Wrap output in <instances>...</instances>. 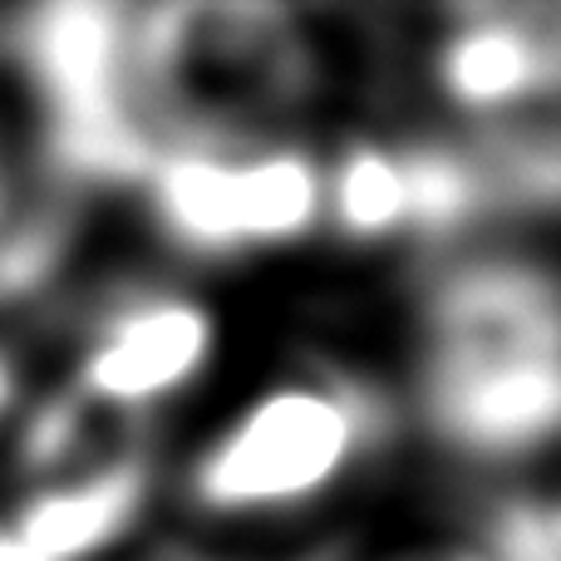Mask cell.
<instances>
[{"label":"cell","instance_id":"cell-1","mask_svg":"<svg viewBox=\"0 0 561 561\" xmlns=\"http://www.w3.org/2000/svg\"><path fill=\"white\" fill-rule=\"evenodd\" d=\"M419 414L473 463H523L561 424V306L542 262L458 256L424 286Z\"/></svg>","mask_w":561,"mask_h":561},{"label":"cell","instance_id":"cell-2","mask_svg":"<svg viewBox=\"0 0 561 561\" xmlns=\"http://www.w3.org/2000/svg\"><path fill=\"white\" fill-rule=\"evenodd\" d=\"M385 389L345 369H316L256 394L183 478L203 517H276L310 507L394 438Z\"/></svg>","mask_w":561,"mask_h":561},{"label":"cell","instance_id":"cell-3","mask_svg":"<svg viewBox=\"0 0 561 561\" xmlns=\"http://www.w3.org/2000/svg\"><path fill=\"white\" fill-rule=\"evenodd\" d=\"M0 45L39 104V158L69 193L144 183L158 138L134 99L128 5L59 0L0 20Z\"/></svg>","mask_w":561,"mask_h":561},{"label":"cell","instance_id":"cell-4","mask_svg":"<svg viewBox=\"0 0 561 561\" xmlns=\"http://www.w3.org/2000/svg\"><path fill=\"white\" fill-rule=\"evenodd\" d=\"M213 335V310L183 290H118L89 320L69 389L104 414H138L193 385Z\"/></svg>","mask_w":561,"mask_h":561},{"label":"cell","instance_id":"cell-5","mask_svg":"<svg viewBox=\"0 0 561 561\" xmlns=\"http://www.w3.org/2000/svg\"><path fill=\"white\" fill-rule=\"evenodd\" d=\"M561 20L552 5H468L438 39L434 79L454 108L473 118H513L517 108L552 99L561 75Z\"/></svg>","mask_w":561,"mask_h":561},{"label":"cell","instance_id":"cell-6","mask_svg":"<svg viewBox=\"0 0 561 561\" xmlns=\"http://www.w3.org/2000/svg\"><path fill=\"white\" fill-rule=\"evenodd\" d=\"M158 483V458L148 444L128 438L99 463L35 488L15 507L10 533L45 561H84L108 552L138 527Z\"/></svg>","mask_w":561,"mask_h":561},{"label":"cell","instance_id":"cell-7","mask_svg":"<svg viewBox=\"0 0 561 561\" xmlns=\"http://www.w3.org/2000/svg\"><path fill=\"white\" fill-rule=\"evenodd\" d=\"M242 144H163L144 178L148 213L168 247H178L193 262H227L252 252L242 213Z\"/></svg>","mask_w":561,"mask_h":561},{"label":"cell","instance_id":"cell-8","mask_svg":"<svg viewBox=\"0 0 561 561\" xmlns=\"http://www.w3.org/2000/svg\"><path fill=\"white\" fill-rule=\"evenodd\" d=\"M394 158L404 178V242L448 252L503 213L478 144L424 134L394 144Z\"/></svg>","mask_w":561,"mask_h":561},{"label":"cell","instance_id":"cell-9","mask_svg":"<svg viewBox=\"0 0 561 561\" xmlns=\"http://www.w3.org/2000/svg\"><path fill=\"white\" fill-rule=\"evenodd\" d=\"M84 232V193L45 183L25 207L0 222V310L39 300L59 276Z\"/></svg>","mask_w":561,"mask_h":561},{"label":"cell","instance_id":"cell-10","mask_svg":"<svg viewBox=\"0 0 561 561\" xmlns=\"http://www.w3.org/2000/svg\"><path fill=\"white\" fill-rule=\"evenodd\" d=\"M242 213L252 252L300 242L325 217V168L296 144H247Z\"/></svg>","mask_w":561,"mask_h":561},{"label":"cell","instance_id":"cell-11","mask_svg":"<svg viewBox=\"0 0 561 561\" xmlns=\"http://www.w3.org/2000/svg\"><path fill=\"white\" fill-rule=\"evenodd\" d=\"M330 232L350 247L404 242V178L394 144L350 138L325 168V217Z\"/></svg>","mask_w":561,"mask_h":561},{"label":"cell","instance_id":"cell-12","mask_svg":"<svg viewBox=\"0 0 561 561\" xmlns=\"http://www.w3.org/2000/svg\"><path fill=\"white\" fill-rule=\"evenodd\" d=\"M94 414H104V409H94L75 389L45 394L15 438V468L35 488H45L55 478H69L79 468L99 463V458H89V448H94Z\"/></svg>","mask_w":561,"mask_h":561},{"label":"cell","instance_id":"cell-13","mask_svg":"<svg viewBox=\"0 0 561 561\" xmlns=\"http://www.w3.org/2000/svg\"><path fill=\"white\" fill-rule=\"evenodd\" d=\"M488 561H561V513L552 493H507L488 507L483 547Z\"/></svg>","mask_w":561,"mask_h":561},{"label":"cell","instance_id":"cell-14","mask_svg":"<svg viewBox=\"0 0 561 561\" xmlns=\"http://www.w3.org/2000/svg\"><path fill=\"white\" fill-rule=\"evenodd\" d=\"M394 561H488L478 547H434V552H404Z\"/></svg>","mask_w":561,"mask_h":561},{"label":"cell","instance_id":"cell-15","mask_svg":"<svg viewBox=\"0 0 561 561\" xmlns=\"http://www.w3.org/2000/svg\"><path fill=\"white\" fill-rule=\"evenodd\" d=\"M0 561H45V557L30 552V547L20 542V537L10 533V527H0Z\"/></svg>","mask_w":561,"mask_h":561},{"label":"cell","instance_id":"cell-16","mask_svg":"<svg viewBox=\"0 0 561 561\" xmlns=\"http://www.w3.org/2000/svg\"><path fill=\"white\" fill-rule=\"evenodd\" d=\"M10 404H15V365H10V355L0 350V419L10 414Z\"/></svg>","mask_w":561,"mask_h":561},{"label":"cell","instance_id":"cell-17","mask_svg":"<svg viewBox=\"0 0 561 561\" xmlns=\"http://www.w3.org/2000/svg\"><path fill=\"white\" fill-rule=\"evenodd\" d=\"M173 561H197V557H173ZM306 561H350V547L345 542H330V547H316Z\"/></svg>","mask_w":561,"mask_h":561},{"label":"cell","instance_id":"cell-18","mask_svg":"<svg viewBox=\"0 0 561 561\" xmlns=\"http://www.w3.org/2000/svg\"><path fill=\"white\" fill-rule=\"evenodd\" d=\"M10 217V178H5V168H0V222Z\"/></svg>","mask_w":561,"mask_h":561}]
</instances>
